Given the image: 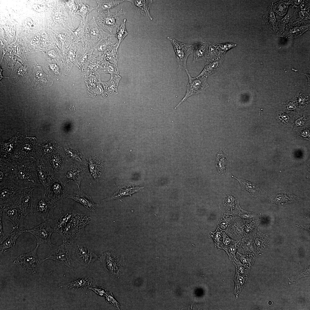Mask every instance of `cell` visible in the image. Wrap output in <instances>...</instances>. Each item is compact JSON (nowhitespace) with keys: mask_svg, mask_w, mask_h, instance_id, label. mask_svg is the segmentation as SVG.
Listing matches in <instances>:
<instances>
[{"mask_svg":"<svg viewBox=\"0 0 310 310\" xmlns=\"http://www.w3.org/2000/svg\"><path fill=\"white\" fill-rule=\"evenodd\" d=\"M273 3V2L268 7L265 15L263 16V18L268 28L273 33L278 35L277 22L272 8Z\"/></svg>","mask_w":310,"mask_h":310,"instance_id":"obj_35","label":"cell"},{"mask_svg":"<svg viewBox=\"0 0 310 310\" xmlns=\"http://www.w3.org/2000/svg\"><path fill=\"white\" fill-rule=\"evenodd\" d=\"M118 41L115 35L112 34L109 36L100 40L93 47L92 55L96 57L101 56Z\"/></svg>","mask_w":310,"mask_h":310,"instance_id":"obj_25","label":"cell"},{"mask_svg":"<svg viewBox=\"0 0 310 310\" xmlns=\"http://www.w3.org/2000/svg\"><path fill=\"white\" fill-rule=\"evenodd\" d=\"M5 69H3V70H2L1 69V68H0V80H1V79H2V78H7V77H4V76H2V75L1 74V73H2V71L3 70H4Z\"/></svg>","mask_w":310,"mask_h":310,"instance_id":"obj_64","label":"cell"},{"mask_svg":"<svg viewBox=\"0 0 310 310\" xmlns=\"http://www.w3.org/2000/svg\"><path fill=\"white\" fill-rule=\"evenodd\" d=\"M172 43L175 53L178 68L188 72L187 60L189 56L193 53V44H188L179 42L173 38H167Z\"/></svg>","mask_w":310,"mask_h":310,"instance_id":"obj_8","label":"cell"},{"mask_svg":"<svg viewBox=\"0 0 310 310\" xmlns=\"http://www.w3.org/2000/svg\"><path fill=\"white\" fill-rule=\"evenodd\" d=\"M118 41L101 56L104 61H111L117 65L118 60Z\"/></svg>","mask_w":310,"mask_h":310,"instance_id":"obj_47","label":"cell"},{"mask_svg":"<svg viewBox=\"0 0 310 310\" xmlns=\"http://www.w3.org/2000/svg\"><path fill=\"white\" fill-rule=\"evenodd\" d=\"M309 5L308 1H303L300 5V7L301 10H305L309 8Z\"/></svg>","mask_w":310,"mask_h":310,"instance_id":"obj_62","label":"cell"},{"mask_svg":"<svg viewBox=\"0 0 310 310\" xmlns=\"http://www.w3.org/2000/svg\"><path fill=\"white\" fill-rule=\"evenodd\" d=\"M234 177L239 182L244 189L252 196L257 197L260 193V190L255 184L242 179L237 178L235 177Z\"/></svg>","mask_w":310,"mask_h":310,"instance_id":"obj_43","label":"cell"},{"mask_svg":"<svg viewBox=\"0 0 310 310\" xmlns=\"http://www.w3.org/2000/svg\"><path fill=\"white\" fill-rule=\"evenodd\" d=\"M32 213L44 221L49 222L54 216L56 202L46 196L45 192L39 187L34 188Z\"/></svg>","mask_w":310,"mask_h":310,"instance_id":"obj_2","label":"cell"},{"mask_svg":"<svg viewBox=\"0 0 310 310\" xmlns=\"http://www.w3.org/2000/svg\"><path fill=\"white\" fill-rule=\"evenodd\" d=\"M26 229L24 226L13 227L10 232L0 239L1 255L15 245L17 239L21 234L25 232Z\"/></svg>","mask_w":310,"mask_h":310,"instance_id":"obj_19","label":"cell"},{"mask_svg":"<svg viewBox=\"0 0 310 310\" xmlns=\"http://www.w3.org/2000/svg\"><path fill=\"white\" fill-rule=\"evenodd\" d=\"M25 232L33 235L36 239L37 243L40 245L46 244L50 246L52 244L51 237L54 230L51 227L49 222L44 221L32 228L26 229Z\"/></svg>","mask_w":310,"mask_h":310,"instance_id":"obj_14","label":"cell"},{"mask_svg":"<svg viewBox=\"0 0 310 310\" xmlns=\"http://www.w3.org/2000/svg\"><path fill=\"white\" fill-rule=\"evenodd\" d=\"M238 215L243 222L252 221L258 217V215L256 213L249 212L243 209L241 210Z\"/></svg>","mask_w":310,"mask_h":310,"instance_id":"obj_55","label":"cell"},{"mask_svg":"<svg viewBox=\"0 0 310 310\" xmlns=\"http://www.w3.org/2000/svg\"><path fill=\"white\" fill-rule=\"evenodd\" d=\"M240 241L241 240H237L235 243L224 249L228 254L230 259L232 261L237 258L235 253L237 251Z\"/></svg>","mask_w":310,"mask_h":310,"instance_id":"obj_54","label":"cell"},{"mask_svg":"<svg viewBox=\"0 0 310 310\" xmlns=\"http://www.w3.org/2000/svg\"><path fill=\"white\" fill-rule=\"evenodd\" d=\"M75 211L73 209H67L63 211H60L58 215L55 220L54 232L59 235L68 222L71 218Z\"/></svg>","mask_w":310,"mask_h":310,"instance_id":"obj_26","label":"cell"},{"mask_svg":"<svg viewBox=\"0 0 310 310\" xmlns=\"http://www.w3.org/2000/svg\"><path fill=\"white\" fill-rule=\"evenodd\" d=\"M97 5L96 9L98 12H102L104 10H109L121 3L127 0H100L95 1Z\"/></svg>","mask_w":310,"mask_h":310,"instance_id":"obj_42","label":"cell"},{"mask_svg":"<svg viewBox=\"0 0 310 310\" xmlns=\"http://www.w3.org/2000/svg\"><path fill=\"white\" fill-rule=\"evenodd\" d=\"M52 153L48 160L55 176L63 170L65 163L62 156L60 153L55 152Z\"/></svg>","mask_w":310,"mask_h":310,"instance_id":"obj_34","label":"cell"},{"mask_svg":"<svg viewBox=\"0 0 310 310\" xmlns=\"http://www.w3.org/2000/svg\"><path fill=\"white\" fill-rule=\"evenodd\" d=\"M36 138H26L23 142L17 148L14 154V157L21 160L33 159L36 153Z\"/></svg>","mask_w":310,"mask_h":310,"instance_id":"obj_18","label":"cell"},{"mask_svg":"<svg viewBox=\"0 0 310 310\" xmlns=\"http://www.w3.org/2000/svg\"><path fill=\"white\" fill-rule=\"evenodd\" d=\"M68 12L71 16L74 19L76 18L80 20L75 15L78 10V3L75 0L64 1Z\"/></svg>","mask_w":310,"mask_h":310,"instance_id":"obj_52","label":"cell"},{"mask_svg":"<svg viewBox=\"0 0 310 310\" xmlns=\"http://www.w3.org/2000/svg\"><path fill=\"white\" fill-rule=\"evenodd\" d=\"M68 160L75 162L80 164L87 166V163L83 160L81 153L76 149L66 147L64 148Z\"/></svg>","mask_w":310,"mask_h":310,"instance_id":"obj_39","label":"cell"},{"mask_svg":"<svg viewBox=\"0 0 310 310\" xmlns=\"http://www.w3.org/2000/svg\"><path fill=\"white\" fill-rule=\"evenodd\" d=\"M62 243L57 246L52 244L50 246V251L46 258L42 259L43 261L52 259L64 264L74 271V264L72 259V249L74 243L62 241Z\"/></svg>","mask_w":310,"mask_h":310,"instance_id":"obj_4","label":"cell"},{"mask_svg":"<svg viewBox=\"0 0 310 310\" xmlns=\"http://www.w3.org/2000/svg\"><path fill=\"white\" fill-rule=\"evenodd\" d=\"M121 78L119 75H115L111 78L110 81L103 83L104 89L108 95L117 94L118 85Z\"/></svg>","mask_w":310,"mask_h":310,"instance_id":"obj_44","label":"cell"},{"mask_svg":"<svg viewBox=\"0 0 310 310\" xmlns=\"http://www.w3.org/2000/svg\"><path fill=\"white\" fill-rule=\"evenodd\" d=\"M111 34L105 31L99 26L96 18L93 17L88 22L86 38L83 43L93 48L99 41L109 36Z\"/></svg>","mask_w":310,"mask_h":310,"instance_id":"obj_9","label":"cell"},{"mask_svg":"<svg viewBox=\"0 0 310 310\" xmlns=\"http://www.w3.org/2000/svg\"><path fill=\"white\" fill-rule=\"evenodd\" d=\"M73 257L81 265L86 267L91 266L99 259L90 247L82 244L74 243L72 249Z\"/></svg>","mask_w":310,"mask_h":310,"instance_id":"obj_7","label":"cell"},{"mask_svg":"<svg viewBox=\"0 0 310 310\" xmlns=\"http://www.w3.org/2000/svg\"><path fill=\"white\" fill-rule=\"evenodd\" d=\"M34 188L33 187H30L25 188L18 203L24 218L29 214L32 212Z\"/></svg>","mask_w":310,"mask_h":310,"instance_id":"obj_21","label":"cell"},{"mask_svg":"<svg viewBox=\"0 0 310 310\" xmlns=\"http://www.w3.org/2000/svg\"><path fill=\"white\" fill-rule=\"evenodd\" d=\"M0 212L3 218L11 221L13 225V227L24 226L23 221L24 218L18 203L0 207Z\"/></svg>","mask_w":310,"mask_h":310,"instance_id":"obj_16","label":"cell"},{"mask_svg":"<svg viewBox=\"0 0 310 310\" xmlns=\"http://www.w3.org/2000/svg\"><path fill=\"white\" fill-rule=\"evenodd\" d=\"M45 194L55 202L59 200L67 199L69 195L65 185L60 179L55 177L45 191Z\"/></svg>","mask_w":310,"mask_h":310,"instance_id":"obj_15","label":"cell"},{"mask_svg":"<svg viewBox=\"0 0 310 310\" xmlns=\"http://www.w3.org/2000/svg\"><path fill=\"white\" fill-rule=\"evenodd\" d=\"M216 166L218 172L220 173L225 172L228 169V159L221 151L217 153L216 156Z\"/></svg>","mask_w":310,"mask_h":310,"instance_id":"obj_46","label":"cell"},{"mask_svg":"<svg viewBox=\"0 0 310 310\" xmlns=\"http://www.w3.org/2000/svg\"><path fill=\"white\" fill-rule=\"evenodd\" d=\"M222 205L224 213L234 215H238L241 209L237 198L231 194L225 197Z\"/></svg>","mask_w":310,"mask_h":310,"instance_id":"obj_28","label":"cell"},{"mask_svg":"<svg viewBox=\"0 0 310 310\" xmlns=\"http://www.w3.org/2000/svg\"><path fill=\"white\" fill-rule=\"evenodd\" d=\"M216 62L212 61L207 62L202 71L196 77L204 76L207 77L216 71V67H217L216 66Z\"/></svg>","mask_w":310,"mask_h":310,"instance_id":"obj_51","label":"cell"},{"mask_svg":"<svg viewBox=\"0 0 310 310\" xmlns=\"http://www.w3.org/2000/svg\"><path fill=\"white\" fill-rule=\"evenodd\" d=\"M234 280L235 282V287L234 292L236 298H237L241 290L244 286L245 280L244 276L240 274L236 270Z\"/></svg>","mask_w":310,"mask_h":310,"instance_id":"obj_48","label":"cell"},{"mask_svg":"<svg viewBox=\"0 0 310 310\" xmlns=\"http://www.w3.org/2000/svg\"><path fill=\"white\" fill-rule=\"evenodd\" d=\"M237 216L238 215H232L224 213L222 216L218 220L217 224V228L220 230L224 232Z\"/></svg>","mask_w":310,"mask_h":310,"instance_id":"obj_41","label":"cell"},{"mask_svg":"<svg viewBox=\"0 0 310 310\" xmlns=\"http://www.w3.org/2000/svg\"><path fill=\"white\" fill-rule=\"evenodd\" d=\"M33 77L32 86L34 88H39L50 86L53 82L49 75L40 69L34 70Z\"/></svg>","mask_w":310,"mask_h":310,"instance_id":"obj_32","label":"cell"},{"mask_svg":"<svg viewBox=\"0 0 310 310\" xmlns=\"http://www.w3.org/2000/svg\"><path fill=\"white\" fill-rule=\"evenodd\" d=\"M13 167V162L1 160L0 168V186L13 181L12 171Z\"/></svg>","mask_w":310,"mask_h":310,"instance_id":"obj_33","label":"cell"},{"mask_svg":"<svg viewBox=\"0 0 310 310\" xmlns=\"http://www.w3.org/2000/svg\"><path fill=\"white\" fill-rule=\"evenodd\" d=\"M40 245L37 243L36 247L32 251L20 255L14 260L13 264L28 274L36 273L38 267L43 262L42 259H38L37 255Z\"/></svg>","mask_w":310,"mask_h":310,"instance_id":"obj_5","label":"cell"},{"mask_svg":"<svg viewBox=\"0 0 310 310\" xmlns=\"http://www.w3.org/2000/svg\"><path fill=\"white\" fill-rule=\"evenodd\" d=\"M208 46L205 42L193 44V63L208 59Z\"/></svg>","mask_w":310,"mask_h":310,"instance_id":"obj_36","label":"cell"},{"mask_svg":"<svg viewBox=\"0 0 310 310\" xmlns=\"http://www.w3.org/2000/svg\"><path fill=\"white\" fill-rule=\"evenodd\" d=\"M222 231L217 228L214 232H210V237L213 239L215 247L218 249H222Z\"/></svg>","mask_w":310,"mask_h":310,"instance_id":"obj_50","label":"cell"},{"mask_svg":"<svg viewBox=\"0 0 310 310\" xmlns=\"http://www.w3.org/2000/svg\"><path fill=\"white\" fill-rule=\"evenodd\" d=\"M68 198L72 199L79 203L92 212L96 211L99 206L98 204L94 202L90 196L86 194L80 189H78L73 194H69L67 198Z\"/></svg>","mask_w":310,"mask_h":310,"instance_id":"obj_22","label":"cell"},{"mask_svg":"<svg viewBox=\"0 0 310 310\" xmlns=\"http://www.w3.org/2000/svg\"><path fill=\"white\" fill-rule=\"evenodd\" d=\"M126 19L123 20L121 25L117 28V34L115 35L118 41V46L119 45L125 38L128 34L126 28Z\"/></svg>","mask_w":310,"mask_h":310,"instance_id":"obj_49","label":"cell"},{"mask_svg":"<svg viewBox=\"0 0 310 310\" xmlns=\"http://www.w3.org/2000/svg\"><path fill=\"white\" fill-rule=\"evenodd\" d=\"M26 160L23 162L13 161L11 173L13 181L23 188L38 187L45 192L38 178L36 162Z\"/></svg>","mask_w":310,"mask_h":310,"instance_id":"obj_1","label":"cell"},{"mask_svg":"<svg viewBox=\"0 0 310 310\" xmlns=\"http://www.w3.org/2000/svg\"><path fill=\"white\" fill-rule=\"evenodd\" d=\"M289 3H286L281 1L273 5L274 11L279 16H283L286 13Z\"/></svg>","mask_w":310,"mask_h":310,"instance_id":"obj_53","label":"cell"},{"mask_svg":"<svg viewBox=\"0 0 310 310\" xmlns=\"http://www.w3.org/2000/svg\"><path fill=\"white\" fill-rule=\"evenodd\" d=\"M297 19L294 23L301 25H305L309 24L310 22L309 13L306 11L300 12L297 15Z\"/></svg>","mask_w":310,"mask_h":310,"instance_id":"obj_56","label":"cell"},{"mask_svg":"<svg viewBox=\"0 0 310 310\" xmlns=\"http://www.w3.org/2000/svg\"><path fill=\"white\" fill-rule=\"evenodd\" d=\"M78 28L72 32L74 41L75 43L79 42L84 43L85 40L88 20L83 21L81 20Z\"/></svg>","mask_w":310,"mask_h":310,"instance_id":"obj_37","label":"cell"},{"mask_svg":"<svg viewBox=\"0 0 310 310\" xmlns=\"http://www.w3.org/2000/svg\"><path fill=\"white\" fill-rule=\"evenodd\" d=\"M224 232L229 237L235 240H241L245 235L244 223L238 215Z\"/></svg>","mask_w":310,"mask_h":310,"instance_id":"obj_23","label":"cell"},{"mask_svg":"<svg viewBox=\"0 0 310 310\" xmlns=\"http://www.w3.org/2000/svg\"><path fill=\"white\" fill-rule=\"evenodd\" d=\"M0 207H2L17 204L26 188L13 180L0 186Z\"/></svg>","mask_w":310,"mask_h":310,"instance_id":"obj_6","label":"cell"},{"mask_svg":"<svg viewBox=\"0 0 310 310\" xmlns=\"http://www.w3.org/2000/svg\"><path fill=\"white\" fill-rule=\"evenodd\" d=\"M116 66V65L110 63L108 61H104L101 65L100 69L104 70L103 71L105 72L110 73L112 74H117Z\"/></svg>","mask_w":310,"mask_h":310,"instance_id":"obj_57","label":"cell"},{"mask_svg":"<svg viewBox=\"0 0 310 310\" xmlns=\"http://www.w3.org/2000/svg\"><path fill=\"white\" fill-rule=\"evenodd\" d=\"M89 289L97 294L101 296H104L106 294V292L105 289L102 287L94 285L90 287Z\"/></svg>","mask_w":310,"mask_h":310,"instance_id":"obj_61","label":"cell"},{"mask_svg":"<svg viewBox=\"0 0 310 310\" xmlns=\"http://www.w3.org/2000/svg\"><path fill=\"white\" fill-rule=\"evenodd\" d=\"M123 258V256L116 251L109 250L103 252L98 259L111 275L114 276L118 273L119 265Z\"/></svg>","mask_w":310,"mask_h":310,"instance_id":"obj_11","label":"cell"},{"mask_svg":"<svg viewBox=\"0 0 310 310\" xmlns=\"http://www.w3.org/2000/svg\"><path fill=\"white\" fill-rule=\"evenodd\" d=\"M93 49L81 42L77 44L76 56L75 63L79 67L84 66L91 56Z\"/></svg>","mask_w":310,"mask_h":310,"instance_id":"obj_24","label":"cell"},{"mask_svg":"<svg viewBox=\"0 0 310 310\" xmlns=\"http://www.w3.org/2000/svg\"><path fill=\"white\" fill-rule=\"evenodd\" d=\"M299 8L294 6L290 7L288 13L283 19L278 20V33L280 35L281 33H284L285 28L288 25L293 23L296 21L297 17Z\"/></svg>","mask_w":310,"mask_h":310,"instance_id":"obj_30","label":"cell"},{"mask_svg":"<svg viewBox=\"0 0 310 310\" xmlns=\"http://www.w3.org/2000/svg\"><path fill=\"white\" fill-rule=\"evenodd\" d=\"M131 3V7L134 9L138 14H142L150 20L153 18L149 12V9L153 3L152 0H127Z\"/></svg>","mask_w":310,"mask_h":310,"instance_id":"obj_31","label":"cell"},{"mask_svg":"<svg viewBox=\"0 0 310 310\" xmlns=\"http://www.w3.org/2000/svg\"><path fill=\"white\" fill-rule=\"evenodd\" d=\"M87 166L92 182L98 181L104 171L106 168L105 162L98 156L92 155L90 157Z\"/></svg>","mask_w":310,"mask_h":310,"instance_id":"obj_20","label":"cell"},{"mask_svg":"<svg viewBox=\"0 0 310 310\" xmlns=\"http://www.w3.org/2000/svg\"><path fill=\"white\" fill-rule=\"evenodd\" d=\"M253 250V243L251 239L245 235L241 239L237 252L241 254H245L252 252Z\"/></svg>","mask_w":310,"mask_h":310,"instance_id":"obj_40","label":"cell"},{"mask_svg":"<svg viewBox=\"0 0 310 310\" xmlns=\"http://www.w3.org/2000/svg\"><path fill=\"white\" fill-rule=\"evenodd\" d=\"M79 164H73L70 166L64 173L60 176L59 178L66 185L67 183L76 185L78 189H80L81 183L83 179L86 172L85 167Z\"/></svg>","mask_w":310,"mask_h":310,"instance_id":"obj_13","label":"cell"},{"mask_svg":"<svg viewBox=\"0 0 310 310\" xmlns=\"http://www.w3.org/2000/svg\"><path fill=\"white\" fill-rule=\"evenodd\" d=\"M276 118L281 124L284 125H287L289 117L286 114L279 112L276 115Z\"/></svg>","mask_w":310,"mask_h":310,"instance_id":"obj_60","label":"cell"},{"mask_svg":"<svg viewBox=\"0 0 310 310\" xmlns=\"http://www.w3.org/2000/svg\"><path fill=\"white\" fill-rule=\"evenodd\" d=\"M35 162L38 178L45 191L55 177L54 175L48 160L44 157L37 158Z\"/></svg>","mask_w":310,"mask_h":310,"instance_id":"obj_12","label":"cell"},{"mask_svg":"<svg viewBox=\"0 0 310 310\" xmlns=\"http://www.w3.org/2000/svg\"><path fill=\"white\" fill-rule=\"evenodd\" d=\"M95 9L96 7L89 6L80 1V2L78 3V10L75 15L80 16L82 18V20L83 21L88 20L89 14Z\"/></svg>","mask_w":310,"mask_h":310,"instance_id":"obj_45","label":"cell"},{"mask_svg":"<svg viewBox=\"0 0 310 310\" xmlns=\"http://www.w3.org/2000/svg\"><path fill=\"white\" fill-rule=\"evenodd\" d=\"M2 215L0 214V239L2 238L5 236V235L3 233V228L2 223Z\"/></svg>","mask_w":310,"mask_h":310,"instance_id":"obj_63","label":"cell"},{"mask_svg":"<svg viewBox=\"0 0 310 310\" xmlns=\"http://www.w3.org/2000/svg\"><path fill=\"white\" fill-rule=\"evenodd\" d=\"M222 249H224L235 243L237 240L232 239L227 235L225 232L222 231Z\"/></svg>","mask_w":310,"mask_h":310,"instance_id":"obj_58","label":"cell"},{"mask_svg":"<svg viewBox=\"0 0 310 310\" xmlns=\"http://www.w3.org/2000/svg\"><path fill=\"white\" fill-rule=\"evenodd\" d=\"M50 71L54 76L58 77L61 75L60 69L57 64L53 63L50 65Z\"/></svg>","mask_w":310,"mask_h":310,"instance_id":"obj_59","label":"cell"},{"mask_svg":"<svg viewBox=\"0 0 310 310\" xmlns=\"http://www.w3.org/2000/svg\"><path fill=\"white\" fill-rule=\"evenodd\" d=\"M142 187H135L125 188L118 189L116 191L108 197L103 200L106 202L117 199L126 196H131V194L142 189Z\"/></svg>","mask_w":310,"mask_h":310,"instance_id":"obj_38","label":"cell"},{"mask_svg":"<svg viewBox=\"0 0 310 310\" xmlns=\"http://www.w3.org/2000/svg\"><path fill=\"white\" fill-rule=\"evenodd\" d=\"M94 280L90 277H84L70 282L60 288L74 290L75 291L89 288L94 285Z\"/></svg>","mask_w":310,"mask_h":310,"instance_id":"obj_27","label":"cell"},{"mask_svg":"<svg viewBox=\"0 0 310 310\" xmlns=\"http://www.w3.org/2000/svg\"><path fill=\"white\" fill-rule=\"evenodd\" d=\"M309 28V24L303 25L294 22L286 26L284 33L280 36L289 39L296 38L300 36Z\"/></svg>","mask_w":310,"mask_h":310,"instance_id":"obj_29","label":"cell"},{"mask_svg":"<svg viewBox=\"0 0 310 310\" xmlns=\"http://www.w3.org/2000/svg\"><path fill=\"white\" fill-rule=\"evenodd\" d=\"M91 220L90 216L75 211L60 234L62 238V241L74 243L85 227Z\"/></svg>","mask_w":310,"mask_h":310,"instance_id":"obj_3","label":"cell"},{"mask_svg":"<svg viewBox=\"0 0 310 310\" xmlns=\"http://www.w3.org/2000/svg\"><path fill=\"white\" fill-rule=\"evenodd\" d=\"M189 78L186 92L184 96L174 108L176 109L189 97L204 92L208 87L207 77H192L189 72L187 73Z\"/></svg>","mask_w":310,"mask_h":310,"instance_id":"obj_10","label":"cell"},{"mask_svg":"<svg viewBox=\"0 0 310 310\" xmlns=\"http://www.w3.org/2000/svg\"><path fill=\"white\" fill-rule=\"evenodd\" d=\"M121 9L119 11L117 10L115 12L112 13L109 10L106 12H101L97 18V21L102 26L103 28L109 31L112 34L114 27L117 28L116 20H119V18L126 14Z\"/></svg>","mask_w":310,"mask_h":310,"instance_id":"obj_17","label":"cell"}]
</instances>
